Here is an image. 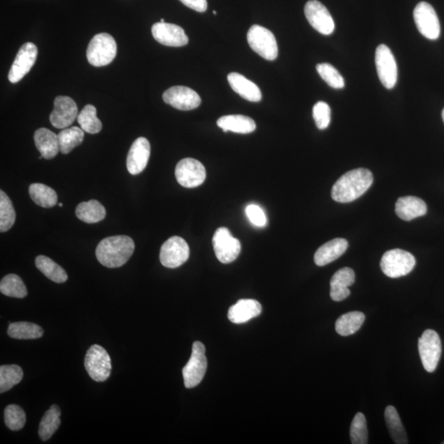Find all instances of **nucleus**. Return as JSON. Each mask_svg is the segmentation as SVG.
Instances as JSON below:
<instances>
[{"mask_svg":"<svg viewBox=\"0 0 444 444\" xmlns=\"http://www.w3.org/2000/svg\"><path fill=\"white\" fill-rule=\"evenodd\" d=\"M373 182V174L368 169L365 168L352 169L343 174L334 184L332 198L337 203H352L366 193Z\"/></svg>","mask_w":444,"mask_h":444,"instance_id":"obj_1","label":"nucleus"},{"mask_svg":"<svg viewBox=\"0 0 444 444\" xmlns=\"http://www.w3.org/2000/svg\"><path fill=\"white\" fill-rule=\"evenodd\" d=\"M136 244L127 236L107 237L99 243L96 256L100 263L109 268L124 265L133 256Z\"/></svg>","mask_w":444,"mask_h":444,"instance_id":"obj_2","label":"nucleus"},{"mask_svg":"<svg viewBox=\"0 0 444 444\" xmlns=\"http://www.w3.org/2000/svg\"><path fill=\"white\" fill-rule=\"evenodd\" d=\"M117 54V44L111 35L100 33L90 42L87 51L88 61L95 67L111 64Z\"/></svg>","mask_w":444,"mask_h":444,"instance_id":"obj_3","label":"nucleus"},{"mask_svg":"<svg viewBox=\"0 0 444 444\" xmlns=\"http://www.w3.org/2000/svg\"><path fill=\"white\" fill-rule=\"evenodd\" d=\"M416 263V258L411 253L396 248L383 254L380 267L387 277L398 278L410 273Z\"/></svg>","mask_w":444,"mask_h":444,"instance_id":"obj_4","label":"nucleus"},{"mask_svg":"<svg viewBox=\"0 0 444 444\" xmlns=\"http://www.w3.org/2000/svg\"><path fill=\"white\" fill-rule=\"evenodd\" d=\"M247 41L253 51L267 61H273L277 58V40L268 29L253 25L247 33Z\"/></svg>","mask_w":444,"mask_h":444,"instance_id":"obj_5","label":"nucleus"},{"mask_svg":"<svg viewBox=\"0 0 444 444\" xmlns=\"http://www.w3.org/2000/svg\"><path fill=\"white\" fill-rule=\"evenodd\" d=\"M205 352L206 348L202 342L193 344L191 357L182 371L186 388H193L202 382L208 368Z\"/></svg>","mask_w":444,"mask_h":444,"instance_id":"obj_6","label":"nucleus"},{"mask_svg":"<svg viewBox=\"0 0 444 444\" xmlns=\"http://www.w3.org/2000/svg\"><path fill=\"white\" fill-rule=\"evenodd\" d=\"M84 366L94 381L104 382L111 376V357L101 346L93 345L88 349L85 356Z\"/></svg>","mask_w":444,"mask_h":444,"instance_id":"obj_7","label":"nucleus"},{"mask_svg":"<svg viewBox=\"0 0 444 444\" xmlns=\"http://www.w3.org/2000/svg\"><path fill=\"white\" fill-rule=\"evenodd\" d=\"M418 347L425 370L428 373L435 372L442 353L441 340L438 334L431 329H427L419 338Z\"/></svg>","mask_w":444,"mask_h":444,"instance_id":"obj_8","label":"nucleus"},{"mask_svg":"<svg viewBox=\"0 0 444 444\" xmlns=\"http://www.w3.org/2000/svg\"><path fill=\"white\" fill-rule=\"evenodd\" d=\"M214 252L222 263H231L236 260L241 252V244L239 239L232 236L227 228L217 229L212 238Z\"/></svg>","mask_w":444,"mask_h":444,"instance_id":"obj_9","label":"nucleus"},{"mask_svg":"<svg viewBox=\"0 0 444 444\" xmlns=\"http://www.w3.org/2000/svg\"><path fill=\"white\" fill-rule=\"evenodd\" d=\"M414 20L424 37L428 40H437L440 36L441 28L438 15L430 4L421 2L414 10Z\"/></svg>","mask_w":444,"mask_h":444,"instance_id":"obj_10","label":"nucleus"},{"mask_svg":"<svg viewBox=\"0 0 444 444\" xmlns=\"http://www.w3.org/2000/svg\"><path fill=\"white\" fill-rule=\"evenodd\" d=\"M188 244L179 236H173L162 244L160 261L164 267L176 268L187 262L189 258Z\"/></svg>","mask_w":444,"mask_h":444,"instance_id":"obj_11","label":"nucleus"},{"mask_svg":"<svg viewBox=\"0 0 444 444\" xmlns=\"http://www.w3.org/2000/svg\"><path fill=\"white\" fill-rule=\"evenodd\" d=\"M176 177L181 186L188 188H196L205 181L206 169L198 160L183 159L177 164Z\"/></svg>","mask_w":444,"mask_h":444,"instance_id":"obj_12","label":"nucleus"},{"mask_svg":"<svg viewBox=\"0 0 444 444\" xmlns=\"http://www.w3.org/2000/svg\"><path fill=\"white\" fill-rule=\"evenodd\" d=\"M376 64L378 78L387 89L396 86L397 66L391 49L386 44L378 46L376 52Z\"/></svg>","mask_w":444,"mask_h":444,"instance_id":"obj_13","label":"nucleus"},{"mask_svg":"<svg viewBox=\"0 0 444 444\" xmlns=\"http://www.w3.org/2000/svg\"><path fill=\"white\" fill-rule=\"evenodd\" d=\"M304 14L309 24L324 36H329L335 30V23L331 13L317 0H311L306 3L304 6Z\"/></svg>","mask_w":444,"mask_h":444,"instance_id":"obj_14","label":"nucleus"},{"mask_svg":"<svg viewBox=\"0 0 444 444\" xmlns=\"http://www.w3.org/2000/svg\"><path fill=\"white\" fill-rule=\"evenodd\" d=\"M37 47L32 42L23 44L16 58L10 68L8 80L10 83H17L31 71L37 58Z\"/></svg>","mask_w":444,"mask_h":444,"instance_id":"obj_15","label":"nucleus"},{"mask_svg":"<svg viewBox=\"0 0 444 444\" xmlns=\"http://www.w3.org/2000/svg\"><path fill=\"white\" fill-rule=\"evenodd\" d=\"M163 101L179 111H192L200 106L202 100L193 89L176 86L164 92Z\"/></svg>","mask_w":444,"mask_h":444,"instance_id":"obj_16","label":"nucleus"},{"mask_svg":"<svg viewBox=\"0 0 444 444\" xmlns=\"http://www.w3.org/2000/svg\"><path fill=\"white\" fill-rule=\"evenodd\" d=\"M78 116L76 102L71 97L59 96L54 100V109L49 116V121L54 128H67L71 126Z\"/></svg>","mask_w":444,"mask_h":444,"instance_id":"obj_17","label":"nucleus"},{"mask_svg":"<svg viewBox=\"0 0 444 444\" xmlns=\"http://www.w3.org/2000/svg\"><path fill=\"white\" fill-rule=\"evenodd\" d=\"M155 40L164 46L181 47L188 43V37L184 30L176 24L157 23L152 28Z\"/></svg>","mask_w":444,"mask_h":444,"instance_id":"obj_18","label":"nucleus"},{"mask_svg":"<svg viewBox=\"0 0 444 444\" xmlns=\"http://www.w3.org/2000/svg\"><path fill=\"white\" fill-rule=\"evenodd\" d=\"M151 153V146L145 138H138L133 142L127 157V169L133 176L145 169Z\"/></svg>","mask_w":444,"mask_h":444,"instance_id":"obj_19","label":"nucleus"},{"mask_svg":"<svg viewBox=\"0 0 444 444\" xmlns=\"http://www.w3.org/2000/svg\"><path fill=\"white\" fill-rule=\"evenodd\" d=\"M355 272L350 268H343L332 276L330 282V296L334 301H342L351 295L349 287L355 283Z\"/></svg>","mask_w":444,"mask_h":444,"instance_id":"obj_20","label":"nucleus"},{"mask_svg":"<svg viewBox=\"0 0 444 444\" xmlns=\"http://www.w3.org/2000/svg\"><path fill=\"white\" fill-rule=\"evenodd\" d=\"M262 313V306L256 299H244L229 308V320L236 324L247 323Z\"/></svg>","mask_w":444,"mask_h":444,"instance_id":"obj_21","label":"nucleus"},{"mask_svg":"<svg viewBox=\"0 0 444 444\" xmlns=\"http://www.w3.org/2000/svg\"><path fill=\"white\" fill-rule=\"evenodd\" d=\"M229 86L244 99L251 102L262 100V92L257 85L238 73H229L227 76Z\"/></svg>","mask_w":444,"mask_h":444,"instance_id":"obj_22","label":"nucleus"},{"mask_svg":"<svg viewBox=\"0 0 444 444\" xmlns=\"http://www.w3.org/2000/svg\"><path fill=\"white\" fill-rule=\"evenodd\" d=\"M348 248L347 239L337 238L324 244L314 254V262L316 265L323 267L328 265L343 256Z\"/></svg>","mask_w":444,"mask_h":444,"instance_id":"obj_23","label":"nucleus"},{"mask_svg":"<svg viewBox=\"0 0 444 444\" xmlns=\"http://www.w3.org/2000/svg\"><path fill=\"white\" fill-rule=\"evenodd\" d=\"M395 211L399 218L410 222L413 219L425 216L427 206L421 198L414 196L402 197L396 203Z\"/></svg>","mask_w":444,"mask_h":444,"instance_id":"obj_24","label":"nucleus"},{"mask_svg":"<svg viewBox=\"0 0 444 444\" xmlns=\"http://www.w3.org/2000/svg\"><path fill=\"white\" fill-rule=\"evenodd\" d=\"M34 141L44 159L56 157L61 152L58 136L46 128H39L35 132Z\"/></svg>","mask_w":444,"mask_h":444,"instance_id":"obj_25","label":"nucleus"},{"mask_svg":"<svg viewBox=\"0 0 444 444\" xmlns=\"http://www.w3.org/2000/svg\"><path fill=\"white\" fill-rule=\"evenodd\" d=\"M217 126L221 128L223 132L228 131L247 134L256 131V124L253 119L241 114H231L224 116L218 119Z\"/></svg>","mask_w":444,"mask_h":444,"instance_id":"obj_26","label":"nucleus"},{"mask_svg":"<svg viewBox=\"0 0 444 444\" xmlns=\"http://www.w3.org/2000/svg\"><path fill=\"white\" fill-rule=\"evenodd\" d=\"M384 416H385L386 425L392 441L397 444L408 443L407 433L397 409L392 406L387 407Z\"/></svg>","mask_w":444,"mask_h":444,"instance_id":"obj_27","label":"nucleus"},{"mask_svg":"<svg viewBox=\"0 0 444 444\" xmlns=\"http://www.w3.org/2000/svg\"><path fill=\"white\" fill-rule=\"evenodd\" d=\"M106 215V209L97 200L83 202L76 208V216L79 220L88 224L101 222Z\"/></svg>","mask_w":444,"mask_h":444,"instance_id":"obj_28","label":"nucleus"},{"mask_svg":"<svg viewBox=\"0 0 444 444\" xmlns=\"http://www.w3.org/2000/svg\"><path fill=\"white\" fill-rule=\"evenodd\" d=\"M61 411L56 405H53L44 414L39 426V436L42 441H47L56 433L61 424Z\"/></svg>","mask_w":444,"mask_h":444,"instance_id":"obj_29","label":"nucleus"},{"mask_svg":"<svg viewBox=\"0 0 444 444\" xmlns=\"http://www.w3.org/2000/svg\"><path fill=\"white\" fill-rule=\"evenodd\" d=\"M366 320L365 314L354 311L343 314L336 322V331L342 337L351 336L360 329Z\"/></svg>","mask_w":444,"mask_h":444,"instance_id":"obj_30","label":"nucleus"},{"mask_svg":"<svg viewBox=\"0 0 444 444\" xmlns=\"http://www.w3.org/2000/svg\"><path fill=\"white\" fill-rule=\"evenodd\" d=\"M8 334L10 337L18 339V340H32V339L41 338L44 330L37 324L17 322L9 324Z\"/></svg>","mask_w":444,"mask_h":444,"instance_id":"obj_31","label":"nucleus"},{"mask_svg":"<svg viewBox=\"0 0 444 444\" xmlns=\"http://www.w3.org/2000/svg\"><path fill=\"white\" fill-rule=\"evenodd\" d=\"M29 193L35 203L44 208H53L58 203L56 192L43 184H31L29 187Z\"/></svg>","mask_w":444,"mask_h":444,"instance_id":"obj_32","label":"nucleus"},{"mask_svg":"<svg viewBox=\"0 0 444 444\" xmlns=\"http://www.w3.org/2000/svg\"><path fill=\"white\" fill-rule=\"evenodd\" d=\"M36 266L44 276L56 283H64L68 280V275L64 269L52 259L40 256L36 258Z\"/></svg>","mask_w":444,"mask_h":444,"instance_id":"obj_33","label":"nucleus"},{"mask_svg":"<svg viewBox=\"0 0 444 444\" xmlns=\"http://www.w3.org/2000/svg\"><path fill=\"white\" fill-rule=\"evenodd\" d=\"M59 150L66 155L83 142L84 131L78 127L64 128L58 134Z\"/></svg>","mask_w":444,"mask_h":444,"instance_id":"obj_34","label":"nucleus"},{"mask_svg":"<svg viewBox=\"0 0 444 444\" xmlns=\"http://www.w3.org/2000/svg\"><path fill=\"white\" fill-rule=\"evenodd\" d=\"M78 123L84 132L96 134L101 132L102 124L97 118V109L92 104H87L78 114Z\"/></svg>","mask_w":444,"mask_h":444,"instance_id":"obj_35","label":"nucleus"},{"mask_svg":"<svg viewBox=\"0 0 444 444\" xmlns=\"http://www.w3.org/2000/svg\"><path fill=\"white\" fill-rule=\"evenodd\" d=\"M0 292L4 296L13 298L22 299L28 295L27 287L21 277L15 274H8L2 279L0 282Z\"/></svg>","mask_w":444,"mask_h":444,"instance_id":"obj_36","label":"nucleus"},{"mask_svg":"<svg viewBox=\"0 0 444 444\" xmlns=\"http://www.w3.org/2000/svg\"><path fill=\"white\" fill-rule=\"evenodd\" d=\"M23 378L22 368L17 365L0 367V392H6L16 386Z\"/></svg>","mask_w":444,"mask_h":444,"instance_id":"obj_37","label":"nucleus"},{"mask_svg":"<svg viewBox=\"0 0 444 444\" xmlns=\"http://www.w3.org/2000/svg\"><path fill=\"white\" fill-rule=\"evenodd\" d=\"M16 220V212L11 200L3 191H0V232H6Z\"/></svg>","mask_w":444,"mask_h":444,"instance_id":"obj_38","label":"nucleus"},{"mask_svg":"<svg viewBox=\"0 0 444 444\" xmlns=\"http://www.w3.org/2000/svg\"><path fill=\"white\" fill-rule=\"evenodd\" d=\"M316 69L323 81H325L331 88L342 89L345 87V80L332 64L328 63L318 64Z\"/></svg>","mask_w":444,"mask_h":444,"instance_id":"obj_39","label":"nucleus"},{"mask_svg":"<svg viewBox=\"0 0 444 444\" xmlns=\"http://www.w3.org/2000/svg\"><path fill=\"white\" fill-rule=\"evenodd\" d=\"M351 442L352 444L368 443V428L366 416L359 412L354 417L350 430Z\"/></svg>","mask_w":444,"mask_h":444,"instance_id":"obj_40","label":"nucleus"},{"mask_svg":"<svg viewBox=\"0 0 444 444\" xmlns=\"http://www.w3.org/2000/svg\"><path fill=\"white\" fill-rule=\"evenodd\" d=\"M4 421L9 430L18 431L26 424V414L17 405H9L5 408Z\"/></svg>","mask_w":444,"mask_h":444,"instance_id":"obj_41","label":"nucleus"},{"mask_svg":"<svg viewBox=\"0 0 444 444\" xmlns=\"http://www.w3.org/2000/svg\"><path fill=\"white\" fill-rule=\"evenodd\" d=\"M313 117L318 129H326L331 121L330 107L324 102H317L313 108Z\"/></svg>","mask_w":444,"mask_h":444,"instance_id":"obj_42","label":"nucleus"},{"mask_svg":"<svg viewBox=\"0 0 444 444\" xmlns=\"http://www.w3.org/2000/svg\"><path fill=\"white\" fill-rule=\"evenodd\" d=\"M246 215L253 226L257 227H264L267 226V217L263 209L256 205V204H251L246 208Z\"/></svg>","mask_w":444,"mask_h":444,"instance_id":"obj_43","label":"nucleus"},{"mask_svg":"<svg viewBox=\"0 0 444 444\" xmlns=\"http://www.w3.org/2000/svg\"><path fill=\"white\" fill-rule=\"evenodd\" d=\"M179 1L199 13H204L208 8L207 0H179Z\"/></svg>","mask_w":444,"mask_h":444,"instance_id":"obj_44","label":"nucleus"},{"mask_svg":"<svg viewBox=\"0 0 444 444\" xmlns=\"http://www.w3.org/2000/svg\"><path fill=\"white\" fill-rule=\"evenodd\" d=\"M442 118H443V121L444 122V109H443V112H442Z\"/></svg>","mask_w":444,"mask_h":444,"instance_id":"obj_45","label":"nucleus"},{"mask_svg":"<svg viewBox=\"0 0 444 444\" xmlns=\"http://www.w3.org/2000/svg\"><path fill=\"white\" fill-rule=\"evenodd\" d=\"M160 22H161V23H166V22H164V19H163V18H162L161 21H160Z\"/></svg>","mask_w":444,"mask_h":444,"instance_id":"obj_46","label":"nucleus"},{"mask_svg":"<svg viewBox=\"0 0 444 444\" xmlns=\"http://www.w3.org/2000/svg\"><path fill=\"white\" fill-rule=\"evenodd\" d=\"M59 207H63V204L62 203H59Z\"/></svg>","mask_w":444,"mask_h":444,"instance_id":"obj_47","label":"nucleus"},{"mask_svg":"<svg viewBox=\"0 0 444 444\" xmlns=\"http://www.w3.org/2000/svg\"><path fill=\"white\" fill-rule=\"evenodd\" d=\"M212 13L216 15L217 13L216 11H213Z\"/></svg>","mask_w":444,"mask_h":444,"instance_id":"obj_48","label":"nucleus"},{"mask_svg":"<svg viewBox=\"0 0 444 444\" xmlns=\"http://www.w3.org/2000/svg\"><path fill=\"white\" fill-rule=\"evenodd\" d=\"M443 443L444 444V442H443Z\"/></svg>","mask_w":444,"mask_h":444,"instance_id":"obj_49","label":"nucleus"}]
</instances>
